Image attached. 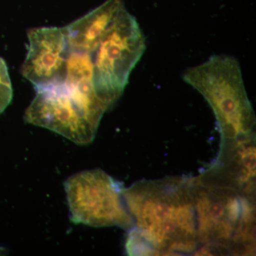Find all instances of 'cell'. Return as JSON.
<instances>
[{
	"label": "cell",
	"mask_w": 256,
	"mask_h": 256,
	"mask_svg": "<svg viewBox=\"0 0 256 256\" xmlns=\"http://www.w3.org/2000/svg\"><path fill=\"white\" fill-rule=\"evenodd\" d=\"M122 194L134 224L126 240L131 255L200 254L191 178L138 182Z\"/></svg>",
	"instance_id": "6da1fadb"
},
{
	"label": "cell",
	"mask_w": 256,
	"mask_h": 256,
	"mask_svg": "<svg viewBox=\"0 0 256 256\" xmlns=\"http://www.w3.org/2000/svg\"><path fill=\"white\" fill-rule=\"evenodd\" d=\"M200 254L254 252V196L237 188L192 180Z\"/></svg>",
	"instance_id": "7a4b0ae2"
},
{
	"label": "cell",
	"mask_w": 256,
	"mask_h": 256,
	"mask_svg": "<svg viewBox=\"0 0 256 256\" xmlns=\"http://www.w3.org/2000/svg\"><path fill=\"white\" fill-rule=\"evenodd\" d=\"M183 80L203 96L214 111L222 139L220 152L255 139V114L238 60L228 55L212 56L188 68Z\"/></svg>",
	"instance_id": "3957f363"
},
{
	"label": "cell",
	"mask_w": 256,
	"mask_h": 256,
	"mask_svg": "<svg viewBox=\"0 0 256 256\" xmlns=\"http://www.w3.org/2000/svg\"><path fill=\"white\" fill-rule=\"evenodd\" d=\"M146 50V37L137 20L124 9L92 54L94 86L108 108L124 94Z\"/></svg>",
	"instance_id": "277c9868"
},
{
	"label": "cell",
	"mask_w": 256,
	"mask_h": 256,
	"mask_svg": "<svg viewBox=\"0 0 256 256\" xmlns=\"http://www.w3.org/2000/svg\"><path fill=\"white\" fill-rule=\"evenodd\" d=\"M70 220L92 227L119 226L130 230L134 224L126 206L122 184L102 170H86L64 183Z\"/></svg>",
	"instance_id": "5b68a950"
},
{
	"label": "cell",
	"mask_w": 256,
	"mask_h": 256,
	"mask_svg": "<svg viewBox=\"0 0 256 256\" xmlns=\"http://www.w3.org/2000/svg\"><path fill=\"white\" fill-rule=\"evenodd\" d=\"M36 90L25 111L26 122L46 128L80 146L92 142L104 114L73 95L64 82Z\"/></svg>",
	"instance_id": "8992f818"
},
{
	"label": "cell",
	"mask_w": 256,
	"mask_h": 256,
	"mask_svg": "<svg viewBox=\"0 0 256 256\" xmlns=\"http://www.w3.org/2000/svg\"><path fill=\"white\" fill-rule=\"evenodd\" d=\"M28 48L22 66L23 76L35 89L63 82L69 45L64 28H38L28 32Z\"/></svg>",
	"instance_id": "52a82bcc"
},
{
	"label": "cell",
	"mask_w": 256,
	"mask_h": 256,
	"mask_svg": "<svg viewBox=\"0 0 256 256\" xmlns=\"http://www.w3.org/2000/svg\"><path fill=\"white\" fill-rule=\"evenodd\" d=\"M126 9L122 0H107L65 26L70 50L92 54L119 15Z\"/></svg>",
	"instance_id": "ba28073f"
},
{
	"label": "cell",
	"mask_w": 256,
	"mask_h": 256,
	"mask_svg": "<svg viewBox=\"0 0 256 256\" xmlns=\"http://www.w3.org/2000/svg\"><path fill=\"white\" fill-rule=\"evenodd\" d=\"M12 97V86L8 66L0 57V114L10 105Z\"/></svg>",
	"instance_id": "9c48e42d"
}]
</instances>
